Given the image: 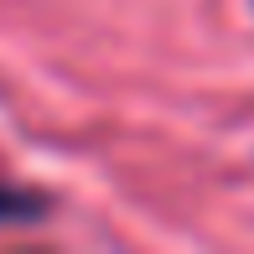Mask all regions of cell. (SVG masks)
I'll return each instance as SVG.
<instances>
[{
  "mask_svg": "<svg viewBox=\"0 0 254 254\" xmlns=\"http://www.w3.org/2000/svg\"><path fill=\"white\" fill-rule=\"evenodd\" d=\"M47 218V197L26 187H0V223H37Z\"/></svg>",
  "mask_w": 254,
  "mask_h": 254,
  "instance_id": "cell-1",
  "label": "cell"
}]
</instances>
